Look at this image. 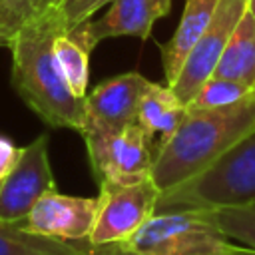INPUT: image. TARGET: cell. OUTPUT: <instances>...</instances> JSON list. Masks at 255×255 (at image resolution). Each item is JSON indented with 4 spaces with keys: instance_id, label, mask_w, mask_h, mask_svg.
I'll list each match as a JSON object with an SVG mask.
<instances>
[{
    "instance_id": "obj_9",
    "label": "cell",
    "mask_w": 255,
    "mask_h": 255,
    "mask_svg": "<svg viewBox=\"0 0 255 255\" xmlns=\"http://www.w3.org/2000/svg\"><path fill=\"white\" fill-rule=\"evenodd\" d=\"M96 209L98 197H76L50 189L36 201L20 227L62 241H88Z\"/></svg>"
},
{
    "instance_id": "obj_23",
    "label": "cell",
    "mask_w": 255,
    "mask_h": 255,
    "mask_svg": "<svg viewBox=\"0 0 255 255\" xmlns=\"http://www.w3.org/2000/svg\"><path fill=\"white\" fill-rule=\"evenodd\" d=\"M62 0H30V10L32 14H38V12H44L52 6H60Z\"/></svg>"
},
{
    "instance_id": "obj_19",
    "label": "cell",
    "mask_w": 255,
    "mask_h": 255,
    "mask_svg": "<svg viewBox=\"0 0 255 255\" xmlns=\"http://www.w3.org/2000/svg\"><path fill=\"white\" fill-rule=\"evenodd\" d=\"M30 16V0H0V38L6 42V48Z\"/></svg>"
},
{
    "instance_id": "obj_17",
    "label": "cell",
    "mask_w": 255,
    "mask_h": 255,
    "mask_svg": "<svg viewBox=\"0 0 255 255\" xmlns=\"http://www.w3.org/2000/svg\"><path fill=\"white\" fill-rule=\"evenodd\" d=\"M255 94V88L229 80V78H217L211 76L203 86L195 92V96L187 102V110H217L227 108L233 104H239Z\"/></svg>"
},
{
    "instance_id": "obj_25",
    "label": "cell",
    "mask_w": 255,
    "mask_h": 255,
    "mask_svg": "<svg viewBox=\"0 0 255 255\" xmlns=\"http://www.w3.org/2000/svg\"><path fill=\"white\" fill-rule=\"evenodd\" d=\"M247 10H251L255 16V0H247Z\"/></svg>"
},
{
    "instance_id": "obj_22",
    "label": "cell",
    "mask_w": 255,
    "mask_h": 255,
    "mask_svg": "<svg viewBox=\"0 0 255 255\" xmlns=\"http://www.w3.org/2000/svg\"><path fill=\"white\" fill-rule=\"evenodd\" d=\"M86 255H133V253L124 251V249H120L118 245H106V247H94V249H90Z\"/></svg>"
},
{
    "instance_id": "obj_6",
    "label": "cell",
    "mask_w": 255,
    "mask_h": 255,
    "mask_svg": "<svg viewBox=\"0 0 255 255\" xmlns=\"http://www.w3.org/2000/svg\"><path fill=\"white\" fill-rule=\"evenodd\" d=\"M90 167L98 183L102 181H133L149 175L155 143L137 126L129 124L122 129H84Z\"/></svg>"
},
{
    "instance_id": "obj_2",
    "label": "cell",
    "mask_w": 255,
    "mask_h": 255,
    "mask_svg": "<svg viewBox=\"0 0 255 255\" xmlns=\"http://www.w3.org/2000/svg\"><path fill=\"white\" fill-rule=\"evenodd\" d=\"M253 129L255 94L227 108L187 110L177 129L157 145L149 175L161 193L173 189L203 173Z\"/></svg>"
},
{
    "instance_id": "obj_15",
    "label": "cell",
    "mask_w": 255,
    "mask_h": 255,
    "mask_svg": "<svg viewBox=\"0 0 255 255\" xmlns=\"http://www.w3.org/2000/svg\"><path fill=\"white\" fill-rule=\"evenodd\" d=\"M94 46L88 42L80 24L62 30L54 40V54L58 66L78 98H86L90 80V54Z\"/></svg>"
},
{
    "instance_id": "obj_24",
    "label": "cell",
    "mask_w": 255,
    "mask_h": 255,
    "mask_svg": "<svg viewBox=\"0 0 255 255\" xmlns=\"http://www.w3.org/2000/svg\"><path fill=\"white\" fill-rule=\"evenodd\" d=\"M227 255H255V249H251V247H243V249L233 251V253H227Z\"/></svg>"
},
{
    "instance_id": "obj_10",
    "label": "cell",
    "mask_w": 255,
    "mask_h": 255,
    "mask_svg": "<svg viewBox=\"0 0 255 255\" xmlns=\"http://www.w3.org/2000/svg\"><path fill=\"white\" fill-rule=\"evenodd\" d=\"M147 86L149 80L137 72H126L100 82L86 94L84 129H122L135 124L137 106Z\"/></svg>"
},
{
    "instance_id": "obj_21",
    "label": "cell",
    "mask_w": 255,
    "mask_h": 255,
    "mask_svg": "<svg viewBox=\"0 0 255 255\" xmlns=\"http://www.w3.org/2000/svg\"><path fill=\"white\" fill-rule=\"evenodd\" d=\"M20 151H22V147H18L10 137L0 135V181L16 165V161L20 157Z\"/></svg>"
},
{
    "instance_id": "obj_1",
    "label": "cell",
    "mask_w": 255,
    "mask_h": 255,
    "mask_svg": "<svg viewBox=\"0 0 255 255\" xmlns=\"http://www.w3.org/2000/svg\"><path fill=\"white\" fill-rule=\"evenodd\" d=\"M68 28L62 6L32 14L12 36V86L22 102L50 128L82 131L86 98H78L54 54L56 36Z\"/></svg>"
},
{
    "instance_id": "obj_14",
    "label": "cell",
    "mask_w": 255,
    "mask_h": 255,
    "mask_svg": "<svg viewBox=\"0 0 255 255\" xmlns=\"http://www.w3.org/2000/svg\"><path fill=\"white\" fill-rule=\"evenodd\" d=\"M213 76L237 80L255 88V16L251 10H245L237 22Z\"/></svg>"
},
{
    "instance_id": "obj_13",
    "label": "cell",
    "mask_w": 255,
    "mask_h": 255,
    "mask_svg": "<svg viewBox=\"0 0 255 255\" xmlns=\"http://www.w3.org/2000/svg\"><path fill=\"white\" fill-rule=\"evenodd\" d=\"M185 114H187V106L175 96V92L169 86L149 82L147 90L139 100L135 124L151 139H157L155 143L157 149V145L163 143L177 129Z\"/></svg>"
},
{
    "instance_id": "obj_3",
    "label": "cell",
    "mask_w": 255,
    "mask_h": 255,
    "mask_svg": "<svg viewBox=\"0 0 255 255\" xmlns=\"http://www.w3.org/2000/svg\"><path fill=\"white\" fill-rule=\"evenodd\" d=\"M255 201V129L197 177L161 193L157 211L213 209Z\"/></svg>"
},
{
    "instance_id": "obj_11",
    "label": "cell",
    "mask_w": 255,
    "mask_h": 255,
    "mask_svg": "<svg viewBox=\"0 0 255 255\" xmlns=\"http://www.w3.org/2000/svg\"><path fill=\"white\" fill-rule=\"evenodd\" d=\"M171 10V0H110L108 12L98 20L80 22L88 42L96 48L106 38L133 36L147 40L155 20Z\"/></svg>"
},
{
    "instance_id": "obj_18",
    "label": "cell",
    "mask_w": 255,
    "mask_h": 255,
    "mask_svg": "<svg viewBox=\"0 0 255 255\" xmlns=\"http://www.w3.org/2000/svg\"><path fill=\"white\" fill-rule=\"evenodd\" d=\"M219 229L245 247L255 249V201L209 209Z\"/></svg>"
},
{
    "instance_id": "obj_5",
    "label": "cell",
    "mask_w": 255,
    "mask_h": 255,
    "mask_svg": "<svg viewBox=\"0 0 255 255\" xmlns=\"http://www.w3.org/2000/svg\"><path fill=\"white\" fill-rule=\"evenodd\" d=\"M98 185L96 221L88 237L92 247L124 243L157 211L161 189L151 175L133 181H102Z\"/></svg>"
},
{
    "instance_id": "obj_7",
    "label": "cell",
    "mask_w": 255,
    "mask_h": 255,
    "mask_svg": "<svg viewBox=\"0 0 255 255\" xmlns=\"http://www.w3.org/2000/svg\"><path fill=\"white\" fill-rule=\"evenodd\" d=\"M50 189H56V181L50 167L48 135L40 133L22 147L16 165L0 181V223L20 225Z\"/></svg>"
},
{
    "instance_id": "obj_8",
    "label": "cell",
    "mask_w": 255,
    "mask_h": 255,
    "mask_svg": "<svg viewBox=\"0 0 255 255\" xmlns=\"http://www.w3.org/2000/svg\"><path fill=\"white\" fill-rule=\"evenodd\" d=\"M247 10V0H219L215 14L195 42L191 52L187 54L177 78L169 86L175 96L187 106V102L195 96V92L213 76V70L237 26L243 12Z\"/></svg>"
},
{
    "instance_id": "obj_20",
    "label": "cell",
    "mask_w": 255,
    "mask_h": 255,
    "mask_svg": "<svg viewBox=\"0 0 255 255\" xmlns=\"http://www.w3.org/2000/svg\"><path fill=\"white\" fill-rule=\"evenodd\" d=\"M110 4V0H62V10L68 20V28L76 26L84 20H90L102 6Z\"/></svg>"
},
{
    "instance_id": "obj_4",
    "label": "cell",
    "mask_w": 255,
    "mask_h": 255,
    "mask_svg": "<svg viewBox=\"0 0 255 255\" xmlns=\"http://www.w3.org/2000/svg\"><path fill=\"white\" fill-rule=\"evenodd\" d=\"M118 247L133 255H227L243 249L229 241L209 209L155 211Z\"/></svg>"
},
{
    "instance_id": "obj_12",
    "label": "cell",
    "mask_w": 255,
    "mask_h": 255,
    "mask_svg": "<svg viewBox=\"0 0 255 255\" xmlns=\"http://www.w3.org/2000/svg\"><path fill=\"white\" fill-rule=\"evenodd\" d=\"M219 0H185L181 20L173 32V36L159 46L161 52V66L167 80V86L173 84L177 78L187 54L201 38L205 28L209 26Z\"/></svg>"
},
{
    "instance_id": "obj_26",
    "label": "cell",
    "mask_w": 255,
    "mask_h": 255,
    "mask_svg": "<svg viewBox=\"0 0 255 255\" xmlns=\"http://www.w3.org/2000/svg\"><path fill=\"white\" fill-rule=\"evenodd\" d=\"M0 48H6V42H4L2 38H0Z\"/></svg>"
},
{
    "instance_id": "obj_16",
    "label": "cell",
    "mask_w": 255,
    "mask_h": 255,
    "mask_svg": "<svg viewBox=\"0 0 255 255\" xmlns=\"http://www.w3.org/2000/svg\"><path fill=\"white\" fill-rule=\"evenodd\" d=\"M88 241H62L30 233L14 223H0V255H86Z\"/></svg>"
}]
</instances>
